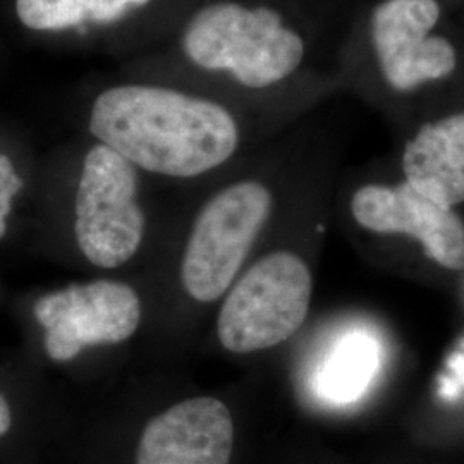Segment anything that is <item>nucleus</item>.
Masks as SVG:
<instances>
[{
    "instance_id": "nucleus-5",
    "label": "nucleus",
    "mask_w": 464,
    "mask_h": 464,
    "mask_svg": "<svg viewBox=\"0 0 464 464\" xmlns=\"http://www.w3.org/2000/svg\"><path fill=\"white\" fill-rule=\"evenodd\" d=\"M272 210L270 188L255 179L232 184L203 207L184 251L181 276L191 298L212 303L231 287Z\"/></svg>"
},
{
    "instance_id": "nucleus-10",
    "label": "nucleus",
    "mask_w": 464,
    "mask_h": 464,
    "mask_svg": "<svg viewBox=\"0 0 464 464\" xmlns=\"http://www.w3.org/2000/svg\"><path fill=\"white\" fill-rule=\"evenodd\" d=\"M234 423L216 398H195L150 420L141 433L136 464H229Z\"/></svg>"
},
{
    "instance_id": "nucleus-2",
    "label": "nucleus",
    "mask_w": 464,
    "mask_h": 464,
    "mask_svg": "<svg viewBox=\"0 0 464 464\" xmlns=\"http://www.w3.org/2000/svg\"><path fill=\"white\" fill-rule=\"evenodd\" d=\"M90 131L134 167L169 178H195L222 166L241 138L224 105L151 84L102 92L90 112Z\"/></svg>"
},
{
    "instance_id": "nucleus-11",
    "label": "nucleus",
    "mask_w": 464,
    "mask_h": 464,
    "mask_svg": "<svg viewBox=\"0 0 464 464\" xmlns=\"http://www.w3.org/2000/svg\"><path fill=\"white\" fill-rule=\"evenodd\" d=\"M151 0H16L17 17L36 32H61L86 23L111 24Z\"/></svg>"
},
{
    "instance_id": "nucleus-4",
    "label": "nucleus",
    "mask_w": 464,
    "mask_h": 464,
    "mask_svg": "<svg viewBox=\"0 0 464 464\" xmlns=\"http://www.w3.org/2000/svg\"><path fill=\"white\" fill-rule=\"evenodd\" d=\"M310 301L312 274L306 264L289 251L270 253L229 291L218 314V339L237 354L274 348L299 331Z\"/></svg>"
},
{
    "instance_id": "nucleus-3",
    "label": "nucleus",
    "mask_w": 464,
    "mask_h": 464,
    "mask_svg": "<svg viewBox=\"0 0 464 464\" xmlns=\"http://www.w3.org/2000/svg\"><path fill=\"white\" fill-rule=\"evenodd\" d=\"M184 53L205 71L229 72L241 88L266 93L295 82L312 40L279 5L222 0L205 5L184 30Z\"/></svg>"
},
{
    "instance_id": "nucleus-13",
    "label": "nucleus",
    "mask_w": 464,
    "mask_h": 464,
    "mask_svg": "<svg viewBox=\"0 0 464 464\" xmlns=\"http://www.w3.org/2000/svg\"><path fill=\"white\" fill-rule=\"evenodd\" d=\"M23 188V179L17 176L11 159L0 153V239L7 231V217L11 214L13 198Z\"/></svg>"
},
{
    "instance_id": "nucleus-6",
    "label": "nucleus",
    "mask_w": 464,
    "mask_h": 464,
    "mask_svg": "<svg viewBox=\"0 0 464 464\" xmlns=\"http://www.w3.org/2000/svg\"><path fill=\"white\" fill-rule=\"evenodd\" d=\"M136 167L105 145L86 153L74 203V232L84 256L102 268L130 262L145 232Z\"/></svg>"
},
{
    "instance_id": "nucleus-9",
    "label": "nucleus",
    "mask_w": 464,
    "mask_h": 464,
    "mask_svg": "<svg viewBox=\"0 0 464 464\" xmlns=\"http://www.w3.org/2000/svg\"><path fill=\"white\" fill-rule=\"evenodd\" d=\"M401 178L448 208L464 205V88L408 128Z\"/></svg>"
},
{
    "instance_id": "nucleus-12",
    "label": "nucleus",
    "mask_w": 464,
    "mask_h": 464,
    "mask_svg": "<svg viewBox=\"0 0 464 464\" xmlns=\"http://www.w3.org/2000/svg\"><path fill=\"white\" fill-rule=\"evenodd\" d=\"M375 349L365 337H351L335 349L322 375L324 392L332 399L354 398L372 375Z\"/></svg>"
},
{
    "instance_id": "nucleus-7",
    "label": "nucleus",
    "mask_w": 464,
    "mask_h": 464,
    "mask_svg": "<svg viewBox=\"0 0 464 464\" xmlns=\"http://www.w3.org/2000/svg\"><path fill=\"white\" fill-rule=\"evenodd\" d=\"M34 312L45 329L47 354L69 362L88 346L130 339L141 320V303L128 284L95 281L49 293L34 303Z\"/></svg>"
},
{
    "instance_id": "nucleus-8",
    "label": "nucleus",
    "mask_w": 464,
    "mask_h": 464,
    "mask_svg": "<svg viewBox=\"0 0 464 464\" xmlns=\"http://www.w3.org/2000/svg\"><path fill=\"white\" fill-rule=\"evenodd\" d=\"M351 216L366 231L411 236L427 256L449 270L464 268V220L416 191L402 178L394 183L368 181L349 199Z\"/></svg>"
},
{
    "instance_id": "nucleus-14",
    "label": "nucleus",
    "mask_w": 464,
    "mask_h": 464,
    "mask_svg": "<svg viewBox=\"0 0 464 464\" xmlns=\"http://www.w3.org/2000/svg\"><path fill=\"white\" fill-rule=\"evenodd\" d=\"M13 423V415H11V408L7 404L5 398L0 394V437L4 433H7Z\"/></svg>"
},
{
    "instance_id": "nucleus-15",
    "label": "nucleus",
    "mask_w": 464,
    "mask_h": 464,
    "mask_svg": "<svg viewBox=\"0 0 464 464\" xmlns=\"http://www.w3.org/2000/svg\"><path fill=\"white\" fill-rule=\"evenodd\" d=\"M454 2H464V0H454Z\"/></svg>"
},
{
    "instance_id": "nucleus-1",
    "label": "nucleus",
    "mask_w": 464,
    "mask_h": 464,
    "mask_svg": "<svg viewBox=\"0 0 464 464\" xmlns=\"http://www.w3.org/2000/svg\"><path fill=\"white\" fill-rule=\"evenodd\" d=\"M335 76L339 88L410 128L464 88V2L360 0Z\"/></svg>"
}]
</instances>
